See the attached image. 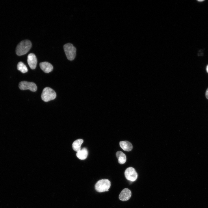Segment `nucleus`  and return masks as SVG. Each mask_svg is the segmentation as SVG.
<instances>
[{
    "instance_id": "obj_15",
    "label": "nucleus",
    "mask_w": 208,
    "mask_h": 208,
    "mask_svg": "<svg viewBox=\"0 0 208 208\" xmlns=\"http://www.w3.org/2000/svg\"><path fill=\"white\" fill-rule=\"evenodd\" d=\"M205 96H206V98L207 99H208V88H207V89L206 91Z\"/></svg>"
},
{
    "instance_id": "obj_9",
    "label": "nucleus",
    "mask_w": 208,
    "mask_h": 208,
    "mask_svg": "<svg viewBox=\"0 0 208 208\" xmlns=\"http://www.w3.org/2000/svg\"><path fill=\"white\" fill-rule=\"evenodd\" d=\"M41 69L45 73H49L52 71L53 69V66L47 62H43L40 64Z\"/></svg>"
},
{
    "instance_id": "obj_2",
    "label": "nucleus",
    "mask_w": 208,
    "mask_h": 208,
    "mask_svg": "<svg viewBox=\"0 0 208 208\" xmlns=\"http://www.w3.org/2000/svg\"><path fill=\"white\" fill-rule=\"evenodd\" d=\"M110 186V181L104 179L98 181L95 185V188L97 192H102L108 191Z\"/></svg>"
},
{
    "instance_id": "obj_8",
    "label": "nucleus",
    "mask_w": 208,
    "mask_h": 208,
    "mask_svg": "<svg viewBox=\"0 0 208 208\" xmlns=\"http://www.w3.org/2000/svg\"><path fill=\"white\" fill-rule=\"evenodd\" d=\"M131 195V193L130 190L127 188H125L122 190L121 192L119 195V198L122 201H127L129 199Z\"/></svg>"
},
{
    "instance_id": "obj_1",
    "label": "nucleus",
    "mask_w": 208,
    "mask_h": 208,
    "mask_svg": "<svg viewBox=\"0 0 208 208\" xmlns=\"http://www.w3.org/2000/svg\"><path fill=\"white\" fill-rule=\"evenodd\" d=\"M31 43L29 40H25L21 41L17 45L16 52L18 56L22 55L27 53L31 49Z\"/></svg>"
},
{
    "instance_id": "obj_11",
    "label": "nucleus",
    "mask_w": 208,
    "mask_h": 208,
    "mask_svg": "<svg viewBox=\"0 0 208 208\" xmlns=\"http://www.w3.org/2000/svg\"><path fill=\"white\" fill-rule=\"evenodd\" d=\"M88 154V151L87 148H83L77 152L76 155L77 157L79 159L84 160L87 158Z\"/></svg>"
},
{
    "instance_id": "obj_12",
    "label": "nucleus",
    "mask_w": 208,
    "mask_h": 208,
    "mask_svg": "<svg viewBox=\"0 0 208 208\" xmlns=\"http://www.w3.org/2000/svg\"><path fill=\"white\" fill-rule=\"evenodd\" d=\"M83 142V140L78 139L75 141L72 144V148L75 151L77 152L81 149V146Z\"/></svg>"
},
{
    "instance_id": "obj_13",
    "label": "nucleus",
    "mask_w": 208,
    "mask_h": 208,
    "mask_svg": "<svg viewBox=\"0 0 208 208\" xmlns=\"http://www.w3.org/2000/svg\"><path fill=\"white\" fill-rule=\"evenodd\" d=\"M116 156L118 159V163L120 164L125 163L126 161L125 155L121 151H118L116 153Z\"/></svg>"
},
{
    "instance_id": "obj_4",
    "label": "nucleus",
    "mask_w": 208,
    "mask_h": 208,
    "mask_svg": "<svg viewBox=\"0 0 208 208\" xmlns=\"http://www.w3.org/2000/svg\"><path fill=\"white\" fill-rule=\"evenodd\" d=\"M64 49L67 59L70 60H73L75 58L76 55V48L70 43L65 44Z\"/></svg>"
},
{
    "instance_id": "obj_7",
    "label": "nucleus",
    "mask_w": 208,
    "mask_h": 208,
    "mask_svg": "<svg viewBox=\"0 0 208 208\" xmlns=\"http://www.w3.org/2000/svg\"><path fill=\"white\" fill-rule=\"evenodd\" d=\"M28 64L32 69H35L36 66L37 59L35 55L33 53L29 54L27 56Z\"/></svg>"
},
{
    "instance_id": "obj_16",
    "label": "nucleus",
    "mask_w": 208,
    "mask_h": 208,
    "mask_svg": "<svg viewBox=\"0 0 208 208\" xmlns=\"http://www.w3.org/2000/svg\"><path fill=\"white\" fill-rule=\"evenodd\" d=\"M206 70L207 72L208 73V64L206 67Z\"/></svg>"
},
{
    "instance_id": "obj_3",
    "label": "nucleus",
    "mask_w": 208,
    "mask_h": 208,
    "mask_svg": "<svg viewBox=\"0 0 208 208\" xmlns=\"http://www.w3.org/2000/svg\"><path fill=\"white\" fill-rule=\"evenodd\" d=\"M56 95L55 91L51 88L47 87L44 88L42 92L41 98L44 102H48L54 99Z\"/></svg>"
},
{
    "instance_id": "obj_5",
    "label": "nucleus",
    "mask_w": 208,
    "mask_h": 208,
    "mask_svg": "<svg viewBox=\"0 0 208 208\" xmlns=\"http://www.w3.org/2000/svg\"><path fill=\"white\" fill-rule=\"evenodd\" d=\"M19 87L21 90H29L32 92H35L37 90L36 85L34 83L25 81H22L20 82Z\"/></svg>"
},
{
    "instance_id": "obj_6",
    "label": "nucleus",
    "mask_w": 208,
    "mask_h": 208,
    "mask_svg": "<svg viewBox=\"0 0 208 208\" xmlns=\"http://www.w3.org/2000/svg\"><path fill=\"white\" fill-rule=\"evenodd\" d=\"M125 175L127 180L131 181H135L138 177L137 173L135 169L132 167H129L126 169Z\"/></svg>"
},
{
    "instance_id": "obj_14",
    "label": "nucleus",
    "mask_w": 208,
    "mask_h": 208,
    "mask_svg": "<svg viewBox=\"0 0 208 208\" xmlns=\"http://www.w3.org/2000/svg\"><path fill=\"white\" fill-rule=\"evenodd\" d=\"M18 70L23 73H25L28 71V69L26 65L22 62H19L17 65Z\"/></svg>"
},
{
    "instance_id": "obj_17",
    "label": "nucleus",
    "mask_w": 208,
    "mask_h": 208,
    "mask_svg": "<svg viewBox=\"0 0 208 208\" xmlns=\"http://www.w3.org/2000/svg\"><path fill=\"white\" fill-rule=\"evenodd\" d=\"M204 1V0H198V1H200V2L203 1Z\"/></svg>"
},
{
    "instance_id": "obj_10",
    "label": "nucleus",
    "mask_w": 208,
    "mask_h": 208,
    "mask_svg": "<svg viewBox=\"0 0 208 208\" xmlns=\"http://www.w3.org/2000/svg\"><path fill=\"white\" fill-rule=\"evenodd\" d=\"M119 144L120 147L125 151H129L132 149V145L128 141H121L120 142Z\"/></svg>"
}]
</instances>
